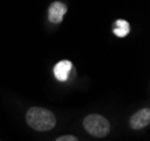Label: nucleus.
<instances>
[{
  "instance_id": "nucleus-5",
  "label": "nucleus",
  "mask_w": 150,
  "mask_h": 141,
  "mask_svg": "<svg viewBox=\"0 0 150 141\" xmlns=\"http://www.w3.org/2000/svg\"><path fill=\"white\" fill-rule=\"evenodd\" d=\"M72 69V63L69 61H61L58 62L54 67V75L58 81L64 82L69 77V71Z\"/></svg>"
},
{
  "instance_id": "nucleus-6",
  "label": "nucleus",
  "mask_w": 150,
  "mask_h": 141,
  "mask_svg": "<svg viewBox=\"0 0 150 141\" xmlns=\"http://www.w3.org/2000/svg\"><path fill=\"white\" fill-rule=\"evenodd\" d=\"M129 31H130V26H129L128 21L122 20V19H119L115 21L114 29H113L114 35H117L118 37H125V35L129 34Z\"/></svg>"
},
{
  "instance_id": "nucleus-7",
  "label": "nucleus",
  "mask_w": 150,
  "mask_h": 141,
  "mask_svg": "<svg viewBox=\"0 0 150 141\" xmlns=\"http://www.w3.org/2000/svg\"><path fill=\"white\" fill-rule=\"evenodd\" d=\"M56 141H79L74 135H62L58 139H56Z\"/></svg>"
},
{
  "instance_id": "nucleus-2",
  "label": "nucleus",
  "mask_w": 150,
  "mask_h": 141,
  "mask_svg": "<svg viewBox=\"0 0 150 141\" xmlns=\"http://www.w3.org/2000/svg\"><path fill=\"white\" fill-rule=\"evenodd\" d=\"M83 125L90 135L98 138H103L110 132V123L100 114H90L85 117Z\"/></svg>"
},
{
  "instance_id": "nucleus-3",
  "label": "nucleus",
  "mask_w": 150,
  "mask_h": 141,
  "mask_svg": "<svg viewBox=\"0 0 150 141\" xmlns=\"http://www.w3.org/2000/svg\"><path fill=\"white\" fill-rule=\"evenodd\" d=\"M150 123V110L148 108L141 109L130 118V127L133 130L142 129Z\"/></svg>"
},
{
  "instance_id": "nucleus-1",
  "label": "nucleus",
  "mask_w": 150,
  "mask_h": 141,
  "mask_svg": "<svg viewBox=\"0 0 150 141\" xmlns=\"http://www.w3.org/2000/svg\"><path fill=\"white\" fill-rule=\"evenodd\" d=\"M26 121L36 131H48L55 127L56 118L47 109L34 106L27 111Z\"/></svg>"
},
{
  "instance_id": "nucleus-4",
  "label": "nucleus",
  "mask_w": 150,
  "mask_h": 141,
  "mask_svg": "<svg viewBox=\"0 0 150 141\" xmlns=\"http://www.w3.org/2000/svg\"><path fill=\"white\" fill-rule=\"evenodd\" d=\"M66 10H67V7L63 2L55 1L48 8V19L54 24H59L62 23L63 16L65 15Z\"/></svg>"
}]
</instances>
